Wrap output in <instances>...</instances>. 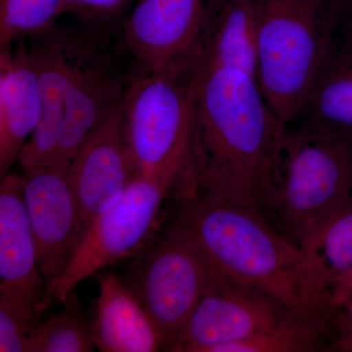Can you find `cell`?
<instances>
[{"mask_svg": "<svg viewBox=\"0 0 352 352\" xmlns=\"http://www.w3.org/2000/svg\"><path fill=\"white\" fill-rule=\"evenodd\" d=\"M332 352H352V296L338 305Z\"/></svg>", "mask_w": 352, "mask_h": 352, "instance_id": "25", "label": "cell"}, {"mask_svg": "<svg viewBox=\"0 0 352 352\" xmlns=\"http://www.w3.org/2000/svg\"><path fill=\"white\" fill-rule=\"evenodd\" d=\"M258 85L286 126L300 113L340 30L342 0H252Z\"/></svg>", "mask_w": 352, "mask_h": 352, "instance_id": "3", "label": "cell"}, {"mask_svg": "<svg viewBox=\"0 0 352 352\" xmlns=\"http://www.w3.org/2000/svg\"><path fill=\"white\" fill-rule=\"evenodd\" d=\"M69 166L56 162L24 173L25 207L47 286L62 274L87 230L69 184Z\"/></svg>", "mask_w": 352, "mask_h": 352, "instance_id": "11", "label": "cell"}, {"mask_svg": "<svg viewBox=\"0 0 352 352\" xmlns=\"http://www.w3.org/2000/svg\"><path fill=\"white\" fill-rule=\"evenodd\" d=\"M0 50V178L19 160L38 126L41 95L29 47L22 41Z\"/></svg>", "mask_w": 352, "mask_h": 352, "instance_id": "16", "label": "cell"}, {"mask_svg": "<svg viewBox=\"0 0 352 352\" xmlns=\"http://www.w3.org/2000/svg\"><path fill=\"white\" fill-rule=\"evenodd\" d=\"M57 314L41 320L29 340L28 352H89L96 349L91 319L75 289L69 292Z\"/></svg>", "mask_w": 352, "mask_h": 352, "instance_id": "21", "label": "cell"}, {"mask_svg": "<svg viewBox=\"0 0 352 352\" xmlns=\"http://www.w3.org/2000/svg\"><path fill=\"white\" fill-rule=\"evenodd\" d=\"M226 0H212V14H214V11L220 6V4L223 3Z\"/></svg>", "mask_w": 352, "mask_h": 352, "instance_id": "28", "label": "cell"}, {"mask_svg": "<svg viewBox=\"0 0 352 352\" xmlns=\"http://www.w3.org/2000/svg\"><path fill=\"white\" fill-rule=\"evenodd\" d=\"M90 38L76 67L66 102L57 162L71 163L88 136L124 100L127 88L108 53Z\"/></svg>", "mask_w": 352, "mask_h": 352, "instance_id": "13", "label": "cell"}, {"mask_svg": "<svg viewBox=\"0 0 352 352\" xmlns=\"http://www.w3.org/2000/svg\"><path fill=\"white\" fill-rule=\"evenodd\" d=\"M258 39L252 0H226L214 11L200 63L239 69L258 82Z\"/></svg>", "mask_w": 352, "mask_h": 352, "instance_id": "20", "label": "cell"}, {"mask_svg": "<svg viewBox=\"0 0 352 352\" xmlns=\"http://www.w3.org/2000/svg\"><path fill=\"white\" fill-rule=\"evenodd\" d=\"M284 127L256 78L199 63L188 163L178 198L210 197L258 210Z\"/></svg>", "mask_w": 352, "mask_h": 352, "instance_id": "1", "label": "cell"}, {"mask_svg": "<svg viewBox=\"0 0 352 352\" xmlns=\"http://www.w3.org/2000/svg\"><path fill=\"white\" fill-rule=\"evenodd\" d=\"M352 193V141L314 138L285 126L258 210L300 247Z\"/></svg>", "mask_w": 352, "mask_h": 352, "instance_id": "4", "label": "cell"}, {"mask_svg": "<svg viewBox=\"0 0 352 352\" xmlns=\"http://www.w3.org/2000/svg\"><path fill=\"white\" fill-rule=\"evenodd\" d=\"M289 307L267 292L238 283L212 268L200 302L166 351L220 352L265 332Z\"/></svg>", "mask_w": 352, "mask_h": 352, "instance_id": "8", "label": "cell"}, {"mask_svg": "<svg viewBox=\"0 0 352 352\" xmlns=\"http://www.w3.org/2000/svg\"><path fill=\"white\" fill-rule=\"evenodd\" d=\"M43 314L27 298L0 292V351L28 352L30 337Z\"/></svg>", "mask_w": 352, "mask_h": 352, "instance_id": "23", "label": "cell"}, {"mask_svg": "<svg viewBox=\"0 0 352 352\" xmlns=\"http://www.w3.org/2000/svg\"><path fill=\"white\" fill-rule=\"evenodd\" d=\"M340 30L352 36V0H342Z\"/></svg>", "mask_w": 352, "mask_h": 352, "instance_id": "27", "label": "cell"}, {"mask_svg": "<svg viewBox=\"0 0 352 352\" xmlns=\"http://www.w3.org/2000/svg\"><path fill=\"white\" fill-rule=\"evenodd\" d=\"M337 311L327 293L305 298L265 332L220 352H332Z\"/></svg>", "mask_w": 352, "mask_h": 352, "instance_id": "18", "label": "cell"}, {"mask_svg": "<svg viewBox=\"0 0 352 352\" xmlns=\"http://www.w3.org/2000/svg\"><path fill=\"white\" fill-rule=\"evenodd\" d=\"M198 66L140 74L124 99V133L134 173L168 185L173 195L188 163Z\"/></svg>", "mask_w": 352, "mask_h": 352, "instance_id": "5", "label": "cell"}, {"mask_svg": "<svg viewBox=\"0 0 352 352\" xmlns=\"http://www.w3.org/2000/svg\"><path fill=\"white\" fill-rule=\"evenodd\" d=\"M122 112L124 100L88 136L69 163V184L85 229L122 196L135 175Z\"/></svg>", "mask_w": 352, "mask_h": 352, "instance_id": "12", "label": "cell"}, {"mask_svg": "<svg viewBox=\"0 0 352 352\" xmlns=\"http://www.w3.org/2000/svg\"><path fill=\"white\" fill-rule=\"evenodd\" d=\"M96 277L98 296L91 318L96 349L102 352L164 351L161 333L126 280L104 270Z\"/></svg>", "mask_w": 352, "mask_h": 352, "instance_id": "17", "label": "cell"}, {"mask_svg": "<svg viewBox=\"0 0 352 352\" xmlns=\"http://www.w3.org/2000/svg\"><path fill=\"white\" fill-rule=\"evenodd\" d=\"M24 176L8 173L0 187V292L15 294L43 311L45 280L25 201Z\"/></svg>", "mask_w": 352, "mask_h": 352, "instance_id": "14", "label": "cell"}, {"mask_svg": "<svg viewBox=\"0 0 352 352\" xmlns=\"http://www.w3.org/2000/svg\"><path fill=\"white\" fill-rule=\"evenodd\" d=\"M31 39L28 47L38 76L41 117L18 160L24 173L57 162L65 102L90 38L65 32L54 25Z\"/></svg>", "mask_w": 352, "mask_h": 352, "instance_id": "10", "label": "cell"}, {"mask_svg": "<svg viewBox=\"0 0 352 352\" xmlns=\"http://www.w3.org/2000/svg\"><path fill=\"white\" fill-rule=\"evenodd\" d=\"M212 272L195 245L173 223L134 258L126 282L161 333L164 351L193 314Z\"/></svg>", "mask_w": 352, "mask_h": 352, "instance_id": "7", "label": "cell"}, {"mask_svg": "<svg viewBox=\"0 0 352 352\" xmlns=\"http://www.w3.org/2000/svg\"><path fill=\"white\" fill-rule=\"evenodd\" d=\"M133 0H66V12L88 24L106 23L124 12Z\"/></svg>", "mask_w": 352, "mask_h": 352, "instance_id": "24", "label": "cell"}, {"mask_svg": "<svg viewBox=\"0 0 352 352\" xmlns=\"http://www.w3.org/2000/svg\"><path fill=\"white\" fill-rule=\"evenodd\" d=\"M171 193L170 187L159 180L134 175L122 196L92 220L68 265L48 285L44 311L63 302L85 280L144 251L156 239L163 204Z\"/></svg>", "mask_w": 352, "mask_h": 352, "instance_id": "6", "label": "cell"}, {"mask_svg": "<svg viewBox=\"0 0 352 352\" xmlns=\"http://www.w3.org/2000/svg\"><path fill=\"white\" fill-rule=\"evenodd\" d=\"M314 138L352 141V36L340 31L291 124Z\"/></svg>", "mask_w": 352, "mask_h": 352, "instance_id": "15", "label": "cell"}, {"mask_svg": "<svg viewBox=\"0 0 352 352\" xmlns=\"http://www.w3.org/2000/svg\"><path fill=\"white\" fill-rule=\"evenodd\" d=\"M177 201L171 223L215 271L287 305L302 302L298 282L300 248L259 210L206 196Z\"/></svg>", "mask_w": 352, "mask_h": 352, "instance_id": "2", "label": "cell"}, {"mask_svg": "<svg viewBox=\"0 0 352 352\" xmlns=\"http://www.w3.org/2000/svg\"><path fill=\"white\" fill-rule=\"evenodd\" d=\"M298 270L302 300L323 295L330 285L352 267V193L300 245Z\"/></svg>", "mask_w": 352, "mask_h": 352, "instance_id": "19", "label": "cell"}, {"mask_svg": "<svg viewBox=\"0 0 352 352\" xmlns=\"http://www.w3.org/2000/svg\"><path fill=\"white\" fill-rule=\"evenodd\" d=\"M326 293L336 305H339L342 300L352 296V267L338 277L330 285Z\"/></svg>", "mask_w": 352, "mask_h": 352, "instance_id": "26", "label": "cell"}, {"mask_svg": "<svg viewBox=\"0 0 352 352\" xmlns=\"http://www.w3.org/2000/svg\"><path fill=\"white\" fill-rule=\"evenodd\" d=\"M212 17V0H138L124 43L141 74L198 66Z\"/></svg>", "mask_w": 352, "mask_h": 352, "instance_id": "9", "label": "cell"}, {"mask_svg": "<svg viewBox=\"0 0 352 352\" xmlns=\"http://www.w3.org/2000/svg\"><path fill=\"white\" fill-rule=\"evenodd\" d=\"M66 13V0H0V50L41 36Z\"/></svg>", "mask_w": 352, "mask_h": 352, "instance_id": "22", "label": "cell"}]
</instances>
